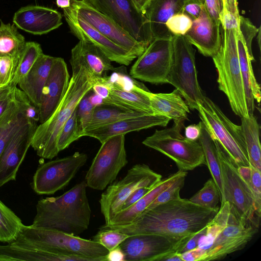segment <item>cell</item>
I'll return each mask as SVG.
<instances>
[{
	"label": "cell",
	"mask_w": 261,
	"mask_h": 261,
	"mask_svg": "<svg viewBox=\"0 0 261 261\" xmlns=\"http://www.w3.org/2000/svg\"><path fill=\"white\" fill-rule=\"evenodd\" d=\"M162 261H182V259L180 254L176 252L166 256Z\"/></svg>",
	"instance_id": "6125c7cd"
},
{
	"label": "cell",
	"mask_w": 261,
	"mask_h": 261,
	"mask_svg": "<svg viewBox=\"0 0 261 261\" xmlns=\"http://www.w3.org/2000/svg\"><path fill=\"white\" fill-rule=\"evenodd\" d=\"M89 261L88 258L56 254L13 243L0 245V261Z\"/></svg>",
	"instance_id": "4dcf8cb0"
},
{
	"label": "cell",
	"mask_w": 261,
	"mask_h": 261,
	"mask_svg": "<svg viewBox=\"0 0 261 261\" xmlns=\"http://www.w3.org/2000/svg\"><path fill=\"white\" fill-rule=\"evenodd\" d=\"M154 187H144L138 188L135 190L126 199L123 203L121 209L120 210L126 209L132 206L139 199L142 198L144 195H145L148 192H149Z\"/></svg>",
	"instance_id": "816d5d0a"
},
{
	"label": "cell",
	"mask_w": 261,
	"mask_h": 261,
	"mask_svg": "<svg viewBox=\"0 0 261 261\" xmlns=\"http://www.w3.org/2000/svg\"><path fill=\"white\" fill-rule=\"evenodd\" d=\"M89 92L81 99L77 107L78 118L83 127V130L85 124L91 117L95 107L89 100Z\"/></svg>",
	"instance_id": "f907efd6"
},
{
	"label": "cell",
	"mask_w": 261,
	"mask_h": 261,
	"mask_svg": "<svg viewBox=\"0 0 261 261\" xmlns=\"http://www.w3.org/2000/svg\"><path fill=\"white\" fill-rule=\"evenodd\" d=\"M190 0H150L143 10L148 20L153 39H172L173 35L166 27L167 21L174 15L183 12Z\"/></svg>",
	"instance_id": "d4e9b609"
},
{
	"label": "cell",
	"mask_w": 261,
	"mask_h": 261,
	"mask_svg": "<svg viewBox=\"0 0 261 261\" xmlns=\"http://www.w3.org/2000/svg\"><path fill=\"white\" fill-rule=\"evenodd\" d=\"M145 114L106 104L96 106L84 126V131L95 129L118 121Z\"/></svg>",
	"instance_id": "1f68e13d"
},
{
	"label": "cell",
	"mask_w": 261,
	"mask_h": 261,
	"mask_svg": "<svg viewBox=\"0 0 261 261\" xmlns=\"http://www.w3.org/2000/svg\"><path fill=\"white\" fill-rule=\"evenodd\" d=\"M196 1H198L199 3H200L202 4H204V0H196Z\"/></svg>",
	"instance_id": "003e7915"
},
{
	"label": "cell",
	"mask_w": 261,
	"mask_h": 261,
	"mask_svg": "<svg viewBox=\"0 0 261 261\" xmlns=\"http://www.w3.org/2000/svg\"><path fill=\"white\" fill-rule=\"evenodd\" d=\"M29 122L15 98L0 118V156L14 135Z\"/></svg>",
	"instance_id": "d6a6232c"
},
{
	"label": "cell",
	"mask_w": 261,
	"mask_h": 261,
	"mask_svg": "<svg viewBox=\"0 0 261 261\" xmlns=\"http://www.w3.org/2000/svg\"><path fill=\"white\" fill-rule=\"evenodd\" d=\"M258 29L254 25L248 18L240 16L239 31L244 40L249 55L253 61L254 60V58L252 51V41L257 35Z\"/></svg>",
	"instance_id": "7dc6e473"
},
{
	"label": "cell",
	"mask_w": 261,
	"mask_h": 261,
	"mask_svg": "<svg viewBox=\"0 0 261 261\" xmlns=\"http://www.w3.org/2000/svg\"><path fill=\"white\" fill-rule=\"evenodd\" d=\"M13 21L17 28L34 35L46 34L62 24V15L57 10L32 5L16 11Z\"/></svg>",
	"instance_id": "44dd1931"
},
{
	"label": "cell",
	"mask_w": 261,
	"mask_h": 261,
	"mask_svg": "<svg viewBox=\"0 0 261 261\" xmlns=\"http://www.w3.org/2000/svg\"><path fill=\"white\" fill-rule=\"evenodd\" d=\"M193 20L184 12L176 14L166 22V27L173 36H185L191 28Z\"/></svg>",
	"instance_id": "f6af8a7d"
},
{
	"label": "cell",
	"mask_w": 261,
	"mask_h": 261,
	"mask_svg": "<svg viewBox=\"0 0 261 261\" xmlns=\"http://www.w3.org/2000/svg\"><path fill=\"white\" fill-rule=\"evenodd\" d=\"M201 133V121L198 124H193L185 127L186 138L194 141L198 140Z\"/></svg>",
	"instance_id": "11a10c76"
},
{
	"label": "cell",
	"mask_w": 261,
	"mask_h": 261,
	"mask_svg": "<svg viewBox=\"0 0 261 261\" xmlns=\"http://www.w3.org/2000/svg\"><path fill=\"white\" fill-rule=\"evenodd\" d=\"M203 6V4L196 0H190L185 5L183 12L194 20L200 16Z\"/></svg>",
	"instance_id": "f5cc1de1"
},
{
	"label": "cell",
	"mask_w": 261,
	"mask_h": 261,
	"mask_svg": "<svg viewBox=\"0 0 261 261\" xmlns=\"http://www.w3.org/2000/svg\"><path fill=\"white\" fill-rule=\"evenodd\" d=\"M203 5L211 20L221 25L224 16L223 0H204Z\"/></svg>",
	"instance_id": "681fc988"
},
{
	"label": "cell",
	"mask_w": 261,
	"mask_h": 261,
	"mask_svg": "<svg viewBox=\"0 0 261 261\" xmlns=\"http://www.w3.org/2000/svg\"><path fill=\"white\" fill-rule=\"evenodd\" d=\"M129 236L116 230L101 229L93 238L109 251L119 246Z\"/></svg>",
	"instance_id": "b9f144b4"
},
{
	"label": "cell",
	"mask_w": 261,
	"mask_h": 261,
	"mask_svg": "<svg viewBox=\"0 0 261 261\" xmlns=\"http://www.w3.org/2000/svg\"><path fill=\"white\" fill-rule=\"evenodd\" d=\"M55 57L42 54L17 86L39 107L43 88L49 75Z\"/></svg>",
	"instance_id": "4316f807"
},
{
	"label": "cell",
	"mask_w": 261,
	"mask_h": 261,
	"mask_svg": "<svg viewBox=\"0 0 261 261\" xmlns=\"http://www.w3.org/2000/svg\"><path fill=\"white\" fill-rule=\"evenodd\" d=\"M70 63L72 74L66 93L51 116L37 125L32 140L31 146L43 159H53L58 154L57 140L63 126L96 83L76 57L71 55Z\"/></svg>",
	"instance_id": "7a4b0ae2"
},
{
	"label": "cell",
	"mask_w": 261,
	"mask_h": 261,
	"mask_svg": "<svg viewBox=\"0 0 261 261\" xmlns=\"http://www.w3.org/2000/svg\"><path fill=\"white\" fill-rule=\"evenodd\" d=\"M85 180L63 194L40 199L32 226L79 236L89 226L91 210Z\"/></svg>",
	"instance_id": "3957f363"
},
{
	"label": "cell",
	"mask_w": 261,
	"mask_h": 261,
	"mask_svg": "<svg viewBox=\"0 0 261 261\" xmlns=\"http://www.w3.org/2000/svg\"><path fill=\"white\" fill-rule=\"evenodd\" d=\"M185 36L202 55L212 57L221 46V25L211 20L203 5L200 16L193 20L192 26Z\"/></svg>",
	"instance_id": "7402d4cb"
},
{
	"label": "cell",
	"mask_w": 261,
	"mask_h": 261,
	"mask_svg": "<svg viewBox=\"0 0 261 261\" xmlns=\"http://www.w3.org/2000/svg\"><path fill=\"white\" fill-rule=\"evenodd\" d=\"M172 58L167 83L177 89L192 110H198L204 95L197 79L195 50L185 36L172 38Z\"/></svg>",
	"instance_id": "ba28073f"
},
{
	"label": "cell",
	"mask_w": 261,
	"mask_h": 261,
	"mask_svg": "<svg viewBox=\"0 0 261 261\" xmlns=\"http://www.w3.org/2000/svg\"><path fill=\"white\" fill-rule=\"evenodd\" d=\"M14 89L7 97L0 100V118L15 100Z\"/></svg>",
	"instance_id": "91938a15"
},
{
	"label": "cell",
	"mask_w": 261,
	"mask_h": 261,
	"mask_svg": "<svg viewBox=\"0 0 261 261\" xmlns=\"http://www.w3.org/2000/svg\"><path fill=\"white\" fill-rule=\"evenodd\" d=\"M37 126L29 122L21 127L12 137L0 156V188L15 180L18 169L31 146Z\"/></svg>",
	"instance_id": "d6986e66"
},
{
	"label": "cell",
	"mask_w": 261,
	"mask_h": 261,
	"mask_svg": "<svg viewBox=\"0 0 261 261\" xmlns=\"http://www.w3.org/2000/svg\"><path fill=\"white\" fill-rule=\"evenodd\" d=\"M194 235L179 238L154 234L133 235L119 247L124 253L125 261H162L172 253H179Z\"/></svg>",
	"instance_id": "9a60e30c"
},
{
	"label": "cell",
	"mask_w": 261,
	"mask_h": 261,
	"mask_svg": "<svg viewBox=\"0 0 261 261\" xmlns=\"http://www.w3.org/2000/svg\"><path fill=\"white\" fill-rule=\"evenodd\" d=\"M15 100L30 122L37 123L40 119V109L29 98L28 96L19 88L14 89Z\"/></svg>",
	"instance_id": "7bdbcfd3"
},
{
	"label": "cell",
	"mask_w": 261,
	"mask_h": 261,
	"mask_svg": "<svg viewBox=\"0 0 261 261\" xmlns=\"http://www.w3.org/2000/svg\"><path fill=\"white\" fill-rule=\"evenodd\" d=\"M258 32H257V40H258V46H259V48H260V27H259L258 28Z\"/></svg>",
	"instance_id": "03108f58"
},
{
	"label": "cell",
	"mask_w": 261,
	"mask_h": 261,
	"mask_svg": "<svg viewBox=\"0 0 261 261\" xmlns=\"http://www.w3.org/2000/svg\"><path fill=\"white\" fill-rule=\"evenodd\" d=\"M180 254L182 261H203L205 251L197 247Z\"/></svg>",
	"instance_id": "db71d44e"
},
{
	"label": "cell",
	"mask_w": 261,
	"mask_h": 261,
	"mask_svg": "<svg viewBox=\"0 0 261 261\" xmlns=\"http://www.w3.org/2000/svg\"><path fill=\"white\" fill-rule=\"evenodd\" d=\"M43 54L40 45L35 42H26L10 84L17 87L18 82L31 69L38 57Z\"/></svg>",
	"instance_id": "74e56055"
},
{
	"label": "cell",
	"mask_w": 261,
	"mask_h": 261,
	"mask_svg": "<svg viewBox=\"0 0 261 261\" xmlns=\"http://www.w3.org/2000/svg\"><path fill=\"white\" fill-rule=\"evenodd\" d=\"M224 16L221 27L222 29L239 30V14L238 0H223Z\"/></svg>",
	"instance_id": "bcb514c9"
},
{
	"label": "cell",
	"mask_w": 261,
	"mask_h": 261,
	"mask_svg": "<svg viewBox=\"0 0 261 261\" xmlns=\"http://www.w3.org/2000/svg\"><path fill=\"white\" fill-rule=\"evenodd\" d=\"M71 55L79 59L95 79L107 76L108 71L115 68L104 53L87 40H79L72 49Z\"/></svg>",
	"instance_id": "83f0119b"
},
{
	"label": "cell",
	"mask_w": 261,
	"mask_h": 261,
	"mask_svg": "<svg viewBox=\"0 0 261 261\" xmlns=\"http://www.w3.org/2000/svg\"><path fill=\"white\" fill-rule=\"evenodd\" d=\"M87 160V154L75 152L40 164L33 177L34 191L40 195H50L64 189Z\"/></svg>",
	"instance_id": "5bb4252c"
},
{
	"label": "cell",
	"mask_w": 261,
	"mask_h": 261,
	"mask_svg": "<svg viewBox=\"0 0 261 261\" xmlns=\"http://www.w3.org/2000/svg\"><path fill=\"white\" fill-rule=\"evenodd\" d=\"M258 227L241 215L227 201L206 227L198 247L205 251L203 261L219 260L243 249L258 231Z\"/></svg>",
	"instance_id": "277c9868"
},
{
	"label": "cell",
	"mask_w": 261,
	"mask_h": 261,
	"mask_svg": "<svg viewBox=\"0 0 261 261\" xmlns=\"http://www.w3.org/2000/svg\"><path fill=\"white\" fill-rule=\"evenodd\" d=\"M92 91L102 97V99L107 98L110 94L109 88L103 83H96L94 84L92 87Z\"/></svg>",
	"instance_id": "680465c9"
},
{
	"label": "cell",
	"mask_w": 261,
	"mask_h": 261,
	"mask_svg": "<svg viewBox=\"0 0 261 261\" xmlns=\"http://www.w3.org/2000/svg\"><path fill=\"white\" fill-rule=\"evenodd\" d=\"M213 140L220 161L224 202L227 201L232 204L241 215L258 228L260 218L257 215L249 186L219 142Z\"/></svg>",
	"instance_id": "7c38bea8"
},
{
	"label": "cell",
	"mask_w": 261,
	"mask_h": 261,
	"mask_svg": "<svg viewBox=\"0 0 261 261\" xmlns=\"http://www.w3.org/2000/svg\"><path fill=\"white\" fill-rule=\"evenodd\" d=\"M172 38L153 39L132 66L134 79L153 84L167 83L172 58Z\"/></svg>",
	"instance_id": "2e32d148"
},
{
	"label": "cell",
	"mask_w": 261,
	"mask_h": 261,
	"mask_svg": "<svg viewBox=\"0 0 261 261\" xmlns=\"http://www.w3.org/2000/svg\"><path fill=\"white\" fill-rule=\"evenodd\" d=\"M150 0H133L139 9L143 11L144 8Z\"/></svg>",
	"instance_id": "be15d7a7"
},
{
	"label": "cell",
	"mask_w": 261,
	"mask_h": 261,
	"mask_svg": "<svg viewBox=\"0 0 261 261\" xmlns=\"http://www.w3.org/2000/svg\"><path fill=\"white\" fill-rule=\"evenodd\" d=\"M105 77L99 83L105 84L109 88L110 94L103 99L102 104L145 114H154L148 95L149 90L144 85L139 83L131 89H126L108 82Z\"/></svg>",
	"instance_id": "cb8c5ba5"
},
{
	"label": "cell",
	"mask_w": 261,
	"mask_h": 261,
	"mask_svg": "<svg viewBox=\"0 0 261 261\" xmlns=\"http://www.w3.org/2000/svg\"><path fill=\"white\" fill-rule=\"evenodd\" d=\"M70 9L110 40L136 57L147 46L138 42L108 16L83 0H70Z\"/></svg>",
	"instance_id": "e0dca14e"
},
{
	"label": "cell",
	"mask_w": 261,
	"mask_h": 261,
	"mask_svg": "<svg viewBox=\"0 0 261 261\" xmlns=\"http://www.w3.org/2000/svg\"><path fill=\"white\" fill-rule=\"evenodd\" d=\"M197 111L211 137L219 142L236 166H249L241 125L233 123L216 104L205 96Z\"/></svg>",
	"instance_id": "52a82bcc"
},
{
	"label": "cell",
	"mask_w": 261,
	"mask_h": 261,
	"mask_svg": "<svg viewBox=\"0 0 261 261\" xmlns=\"http://www.w3.org/2000/svg\"><path fill=\"white\" fill-rule=\"evenodd\" d=\"M86 173L87 187L103 190L114 182L128 163L125 135H117L102 142Z\"/></svg>",
	"instance_id": "8fae6325"
},
{
	"label": "cell",
	"mask_w": 261,
	"mask_h": 261,
	"mask_svg": "<svg viewBox=\"0 0 261 261\" xmlns=\"http://www.w3.org/2000/svg\"><path fill=\"white\" fill-rule=\"evenodd\" d=\"M162 175L148 165L137 164L132 166L124 177L109 185L99 199L100 211L105 224L110 223L121 209L126 199L138 188L153 187L162 180Z\"/></svg>",
	"instance_id": "30bf717a"
},
{
	"label": "cell",
	"mask_w": 261,
	"mask_h": 261,
	"mask_svg": "<svg viewBox=\"0 0 261 261\" xmlns=\"http://www.w3.org/2000/svg\"><path fill=\"white\" fill-rule=\"evenodd\" d=\"M198 141L203 149L206 165L209 169L212 179L218 188L220 201L221 204H222L224 201L219 158L215 142L202 121L201 133Z\"/></svg>",
	"instance_id": "836d02e7"
},
{
	"label": "cell",
	"mask_w": 261,
	"mask_h": 261,
	"mask_svg": "<svg viewBox=\"0 0 261 261\" xmlns=\"http://www.w3.org/2000/svg\"><path fill=\"white\" fill-rule=\"evenodd\" d=\"M206 232V227L201 231L195 234L186 243L184 248L181 249L179 253H182L187 251L192 250L198 246L199 239Z\"/></svg>",
	"instance_id": "9f6ffc18"
},
{
	"label": "cell",
	"mask_w": 261,
	"mask_h": 261,
	"mask_svg": "<svg viewBox=\"0 0 261 261\" xmlns=\"http://www.w3.org/2000/svg\"><path fill=\"white\" fill-rule=\"evenodd\" d=\"M221 46L212 57L218 73L219 89L227 96L231 108L240 117H248L234 29H222Z\"/></svg>",
	"instance_id": "8992f818"
},
{
	"label": "cell",
	"mask_w": 261,
	"mask_h": 261,
	"mask_svg": "<svg viewBox=\"0 0 261 261\" xmlns=\"http://www.w3.org/2000/svg\"><path fill=\"white\" fill-rule=\"evenodd\" d=\"M111 19L138 42L146 46L153 38L149 22L133 0H83Z\"/></svg>",
	"instance_id": "4fadbf2b"
},
{
	"label": "cell",
	"mask_w": 261,
	"mask_h": 261,
	"mask_svg": "<svg viewBox=\"0 0 261 261\" xmlns=\"http://www.w3.org/2000/svg\"><path fill=\"white\" fill-rule=\"evenodd\" d=\"M237 44L240 69L243 82L248 114L253 115L256 100L260 101V87L255 77L251 62L244 40L239 31L237 32Z\"/></svg>",
	"instance_id": "f546056e"
},
{
	"label": "cell",
	"mask_w": 261,
	"mask_h": 261,
	"mask_svg": "<svg viewBox=\"0 0 261 261\" xmlns=\"http://www.w3.org/2000/svg\"><path fill=\"white\" fill-rule=\"evenodd\" d=\"M15 87L11 84L6 87H0V100L7 97Z\"/></svg>",
	"instance_id": "94428289"
},
{
	"label": "cell",
	"mask_w": 261,
	"mask_h": 261,
	"mask_svg": "<svg viewBox=\"0 0 261 261\" xmlns=\"http://www.w3.org/2000/svg\"><path fill=\"white\" fill-rule=\"evenodd\" d=\"M187 171L178 170L167 177L162 179L142 198L130 207L119 211L109 223L103 225L100 228L107 229L125 226L132 223L163 191L168 188L176 179L184 175L187 174Z\"/></svg>",
	"instance_id": "484cf974"
},
{
	"label": "cell",
	"mask_w": 261,
	"mask_h": 261,
	"mask_svg": "<svg viewBox=\"0 0 261 261\" xmlns=\"http://www.w3.org/2000/svg\"><path fill=\"white\" fill-rule=\"evenodd\" d=\"M154 114L165 116L174 122L184 123L190 113L189 107L179 92L175 89L170 93H148Z\"/></svg>",
	"instance_id": "f1b7e54d"
},
{
	"label": "cell",
	"mask_w": 261,
	"mask_h": 261,
	"mask_svg": "<svg viewBox=\"0 0 261 261\" xmlns=\"http://www.w3.org/2000/svg\"><path fill=\"white\" fill-rule=\"evenodd\" d=\"M171 120L168 118L155 114H143L124 119L95 129L86 130L83 136L97 139L101 143L112 136L134 131L149 128L155 126H166Z\"/></svg>",
	"instance_id": "603a6c76"
},
{
	"label": "cell",
	"mask_w": 261,
	"mask_h": 261,
	"mask_svg": "<svg viewBox=\"0 0 261 261\" xmlns=\"http://www.w3.org/2000/svg\"><path fill=\"white\" fill-rule=\"evenodd\" d=\"M56 3L59 7L64 9L70 7V0H56Z\"/></svg>",
	"instance_id": "e7e4bbea"
},
{
	"label": "cell",
	"mask_w": 261,
	"mask_h": 261,
	"mask_svg": "<svg viewBox=\"0 0 261 261\" xmlns=\"http://www.w3.org/2000/svg\"><path fill=\"white\" fill-rule=\"evenodd\" d=\"M83 127L79 120L77 108L63 126L57 140L59 151L67 148L72 142L83 136Z\"/></svg>",
	"instance_id": "f35d334b"
},
{
	"label": "cell",
	"mask_w": 261,
	"mask_h": 261,
	"mask_svg": "<svg viewBox=\"0 0 261 261\" xmlns=\"http://www.w3.org/2000/svg\"><path fill=\"white\" fill-rule=\"evenodd\" d=\"M70 76L67 64L60 57H55L43 88L39 108L40 123L46 121L58 108L66 93Z\"/></svg>",
	"instance_id": "ffe728a7"
},
{
	"label": "cell",
	"mask_w": 261,
	"mask_h": 261,
	"mask_svg": "<svg viewBox=\"0 0 261 261\" xmlns=\"http://www.w3.org/2000/svg\"><path fill=\"white\" fill-rule=\"evenodd\" d=\"M11 243L59 254L87 258L91 261H107L109 252L105 247L93 240L32 225L23 224L15 240Z\"/></svg>",
	"instance_id": "5b68a950"
},
{
	"label": "cell",
	"mask_w": 261,
	"mask_h": 261,
	"mask_svg": "<svg viewBox=\"0 0 261 261\" xmlns=\"http://www.w3.org/2000/svg\"><path fill=\"white\" fill-rule=\"evenodd\" d=\"M17 66L14 60L9 56L0 57V87L9 85Z\"/></svg>",
	"instance_id": "c3c4849f"
},
{
	"label": "cell",
	"mask_w": 261,
	"mask_h": 261,
	"mask_svg": "<svg viewBox=\"0 0 261 261\" xmlns=\"http://www.w3.org/2000/svg\"><path fill=\"white\" fill-rule=\"evenodd\" d=\"M106 260L107 261H125V255L122 250L118 246L109 251L106 256Z\"/></svg>",
	"instance_id": "6f0895ef"
},
{
	"label": "cell",
	"mask_w": 261,
	"mask_h": 261,
	"mask_svg": "<svg viewBox=\"0 0 261 261\" xmlns=\"http://www.w3.org/2000/svg\"><path fill=\"white\" fill-rule=\"evenodd\" d=\"M63 13L72 33L79 40H87L94 44L111 61L127 66L137 58L100 34L69 7L63 9Z\"/></svg>",
	"instance_id": "ac0fdd59"
},
{
	"label": "cell",
	"mask_w": 261,
	"mask_h": 261,
	"mask_svg": "<svg viewBox=\"0 0 261 261\" xmlns=\"http://www.w3.org/2000/svg\"><path fill=\"white\" fill-rule=\"evenodd\" d=\"M25 38L18 31L14 24H0V57L9 56L17 66L24 50Z\"/></svg>",
	"instance_id": "d590c367"
},
{
	"label": "cell",
	"mask_w": 261,
	"mask_h": 261,
	"mask_svg": "<svg viewBox=\"0 0 261 261\" xmlns=\"http://www.w3.org/2000/svg\"><path fill=\"white\" fill-rule=\"evenodd\" d=\"M187 175V174L184 175L176 179L168 188L163 191L144 212L147 211L157 205L170 200L180 198L179 192L184 186Z\"/></svg>",
	"instance_id": "ee69618b"
},
{
	"label": "cell",
	"mask_w": 261,
	"mask_h": 261,
	"mask_svg": "<svg viewBox=\"0 0 261 261\" xmlns=\"http://www.w3.org/2000/svg\"><path fill=\"white\" fill-rule=\"evenodd\" d=\"M238 172L249 186L254 197L258 216L261 215V171L251 165L237 167Z\"/></svg>",
	"instance_id": "ab89813d"
},
{
	"label": "cell",
	"mask_w": 261,
	"mask_h": 261,
	"mask_svg": "<svg viewBox=\"0 0 261 261\" xmlns=\"http://www.w3.org/2000/svg\"><path fill=\"white\" fill-rule=\"evenodd\" d=\"M184 123L174 122L172 127L156 129L142 142L172 160L179 170L188 171L205 165V155L198 140H190L181 134Z\"/></svg>",
	"instance_id": "9c48e42d"
},
{
	"label": "cell",
	"mask_w": 261,
	"mask_h": 261,
	"mask_svg": "<svg viewBox=\"0 0 261 261\" xmlns=\"http://www.w3.org/2000/svg\"><path fill=\"white\" fill-rule=\"evenodd\" d=\"M189 200L198 205L206 208H215L220 201L218 188L213 179H209L203 187Z\"/></svg>",
	"instance_id": "60d3db41"
},
{
	"label": "cell",
	"mask_w": 261,
	"mask_h": 261,
	"mask_svg": "<svg viewBox=\"0 0 261 261\" xmlns=\"http://www.w3.org/2000/svg\"><path fill=\"white\" fill-rule=\"evenodd\" d=\"M219 208H206L182 198L170 200L141 213L132 223L110 229L128 236L154 234L172 238L194 235L205 228Z\"/></svg>",
	"instance_id": "6da1fadb"
},
{
	"label": "cell",
	"mask_w": 261,
	"mask_h": 261,
	"mask_svg": "<svg viewBox=\"0 0 261 261\" xmlns=\"http://www.w3.org/2000/svg\"><path fill=\"white\" fill-rule=\"evenodd\" d=\"M241 119L249 164L261 171L260 126L254 115L242 117Z\"/></svg>",
	"instance_id": "e575fe53"
},
{
	"label": "cell",
	"mask_w": 261,
	"mask_h": 261,
	"mask_svg": "<svg viewBox=\"0 0 261 261\" xmlns=\"http://www.w3.org/2000/svg\"><path fill=\"white\" fill-rule=\"evenodd\" d=\"M23 225L21 219L0 200V242L10 244L14 241Z\"/></svg>",
	"instance_id": "8d00e7d4"
}]
</instances>
